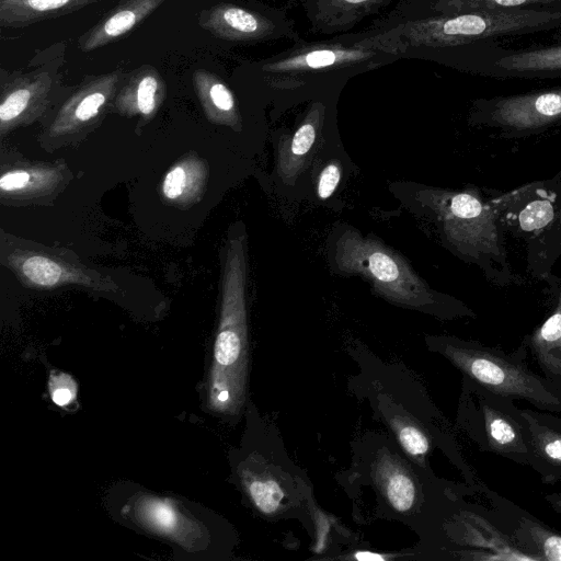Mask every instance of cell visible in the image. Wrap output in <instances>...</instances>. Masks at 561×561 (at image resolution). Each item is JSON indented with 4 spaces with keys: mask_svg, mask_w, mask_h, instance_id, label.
<instances>
[{
    "mask_svg": "<svg viewBox=\"0 0 561 561\" xmlns=\"http://www.w3.org/2000/svg\"><path fill=\"white\" fill-rule=\"evenodd\" d=\"M435 215L443 240L461 260L476 265L497 287L520 286L512 270L505 233L489 199L478 187L430 188L421 193Z\"/></svg>",
    "mask_w": 561,
    "mask_h": 561,
    "instance_id": "cell-1",
    "label": "cell"
},
{
    "mask_svg": "<svg viewBox=\"0 0 561 561\" xmlns=\"http://www.w3.org/2000/svg\"><path fill=\"white\" fill-rule=\"evenodd\" d=\"M244 276V255L239 243L232 247L227 265L222 312L207 385L209 409L226 415L237 414L244 402L248 374Z\"/></svg>",
    "mask_w": 561,
    "mask_h": 561,
    "instance_id": "cell-2",
    "label": "cell"
},
{
    "mask_svg": "<svg viewBox=\"0 0 561 561\" xmlns=\"http://www.w3.org/2000/svg\"><path fill=\"white\" fill-rule=\"evenodd\" d=\"M334 261L347 274H358L388 300L408 307L439 306L449 317H474L453 297L434 293L397 252L381 242L345 231L336 241Z\"/></svg>",
    "mask_w": 561,
    "mask_h": 561,
    "instance_id": "cell-3",
    "label": "cell"
},
{
    "mask_svg": "<svg viewBox=\"0 0 561 561\" xmlns=\"http://www.w3.org/2000/svg\"><path fill=\"white\" fill-rule=\"evenodd\" d=\"M433 347L463 376L505 398L524 400L536 409L561 413V389L533 371L516 354L454 336L433 339Z\"/></svg>",
    "mask_w": 561,
    "mask_h": 561,
    "instance_id": "cell-4",
    "label": "cell"
},
{
    "mask_svg": "<svg viewBox=\"0 0 561 561\" xmlns=\"http://www.w3.org/2000/svg\"><path fill=\"white\" fill-rule=\"evenodd\" d=\"M458 423L480 450L528 466L527 431L514 400L463 376Z\"/></svg>",
    "mask_w": 561,
    "mask_h": 561,
    "instance_id": "cell-5",
    "label": "cell"
},
{
    "mask_svg": "<svg viewBox=\"0 0 561 561\" xmlns=\"http://www.w3.org/2000/svg\"><path fill=\"white\" fill-rule=\"evenodd\" d=\"M471 122L505 139L538 135L561 124V87L481 99L474 103Z\"/></svg>",
    "mask_w": 561,
    "mask_h": 561,
    "instance_id": "cell-6",
    "label": "cell"
},
{
    "mask_svg": "<svg viewBox=\"0 0 561 561\" xmlns=\"http://www.w3.org/2000/svg\"><path fill=\"white\" fill-rule=\"evenodd\" d=\"M489 199L504 233L527 244L542 234L561 211V172L507 192L491 191Z\"/></svg>",
    "mask_w": 561,
    "mask_h": 561,
    "instance_id": "cell-7",
    "label": "cell"
},
{
    "mask_svg": "<svg viewBox=\"0 0 561 561\" xmlns=\"http://www.w3.org/2000/svg\"><path fill=\"white\" fill-rule=\"evenodd\" d=\"M448 534L458 546L470 548L465 559L470 560H526L536 559L519 548L510 534L484 517L470 510L455 513Z\"/></svg>",
    "mask_w": 561,
    "mask_h": 561,
    "instance_id": "cell-8",
    "label": "cell"
},
{
    "mask_svg": "<svg viewBox=\"0 0 561 561\" xmlns=\"http://www.w3.org/2000/svg\"><path fill=\"white\" fill-rule=\"evenodd\" d=\"M527 431L528 466L546 484L561 480V417L539 409L519 408Z\"/></svg>",
    "mask_w": 561,
    "mask_h": 561,
    "instance_id": "cell-9",
    "label": "cell"
},
{
    "mask_svg": "<svg viewBox=\"0 0 561 561\" xmlns=\"http://www.w3.org/2000/svg\"><path fill=\"white\" fill-rule=\"evenodd\" d=\"M549 316L525 337L526 347L548 380L561 389V282Z\"/></svg>",
    "mask_w": 561,
    "mask_h": 561,
    "instance_id": "cell-10",
    "label": "cell"
},
{
    "mask_svg": "<svg viewBox=\"0 0 561 561\" xmlns=\"http://www.w3.org/2000/svg\"><path fill=\"white\" fill-rule=\"evenodd\" d=\"M503 503L512 517L508 534L515 543L536 561H561V535L510 501Z\"/></svg>",
    "mask_w": 561,
    "mask_h": 561,
    "instance_id": "cell-11",
    "label": "cell"
},
{
    "mask_svg": "<svg viewBox=\"0 0 561 561\" xmlns=\"http://www.w3.org/2000/svg\"><path fill=\"white\" fill-rule=\"evenodd\" d=\"M164 0H125L80 39V48L91 51L134 28Z\"/></svg>",
    "mask_w": 561,
    "mask_h": 561,
    "instance_id": "cell-12",
    "label": "cell"
},
{
    "mask_svg": "<svg viewBox=\"0 0 561 561\" xmlns=\"http://www.w3.org/2000/svg\"><path fill=\"white\" fill-rule=\"evenodd\" d=\"M561 257V211L553 224L538 238L526 244V270L529 276L548 285L556 294L561 278L552 273Z\"/></svg>",
    "mask_w": 561,
    "mask_h": 561,
    "instance_id": "cell-13",
    "label": "cell"
},
{
    "mask_svg": "<svg viewBox=\"0 0 561 561\" xmlns=\"http://www.w3.org/2000/svg\"><path fill=\"white\" fill-rule=\"evenodd\" d=\"M100 0H0V24L22 27L78 10Z\"/></svg>",
    "mask_w": 561,
    "mask_h": 561,
    "instance_id": "cell-14",
    "label": "cell"
},
{
    "mask_svg": "<svg viewBox=\"0 0 561 561\" xmlns=\"http://www.w3.org/2000/svg\"><path fill=\"white\" fill-rule=\"evenodd\" d=\"M500 76L546 78L561 76V45L520 50L502 56L494 62Z\"/></svg>",
    "mask_w": 561,
    "mask_h": 561,
    "instance_id": "cell-15",
    "label": "cell"
},
{
    "mask_svg": "<svg viewBox=\"0 0 561 561\" xmlns=\"http://www.w3.org/2000/svg\"><path fill=\"white\" fill-rule=\"evenodd\" d=\"M50 84L51 78L46 71L31 72L13 80L0 105L1 123L12 122L23 114L34 98L47 93Z\"/></svg>",
    "mask_w": 561,
    "mask_h": 561,
    "instance_id": "cell-16",
    "label": "cell"
},
{
    "mask_svg": "<svg viewBox=\"0 0 561 561\" xmlns=\"http://www.w3.org/2000/svg\"><path fill=\"white\" fill-rule=\"evenodd\" d=\"M377 472L381 493L391 507L401 513L411 511L417 500V490L410 474L398 465H392L391 462L381 465Z\"/></svg>",
    "mask_w": 561,
    "mask_h": 561,
    "instance_id": "cell-17",
    "label": "cell"
},
{
    "mask_svg": "<svg viewBox=\"0 0 561 561\" xmlns=\"http://www.w3.org/2000/svg\"><path fill=\"white\" fill-rule=\"evenodd\" d=\"M204 28L218 36L252 35L260 28V22L252 13L232 5L213 8L201 16Z\"/></svg>",
    "mask_w": 561,
    "mask_h": 561,
    "instance_id": "cell-18",
    "label": "cell"
},
{
    "mask_svg": "<svg viewBox=\"0 0 561 561\" xmlns=\"http://www.w3.org/2000/svg\"><path fill=\"white\" fill-rule=\"evenodd\" d=\"M136 514L142 524L159 534L180 535L185 525L183 517L168 502L144 499L136 505Z\"/></svg>",
    "mask_w": 561,
    "mask_h": 561,
    "instance_id": "cell-19",
    "label": "cell"
},
{
    "mask_svg": "<svg viewBox=\"0 0 561 561\" xmlns=\"http://www.w3.org/2000/svg\"><path fill=\"white\" fill-rule=\"evenodd\" d=\"M316 125L308 121L294 134L291 139L280 145L278 151V171L285 178H293L302 162V158L312 148L316 140Z\"/></svg>",
    "mask_w": 561,
    "mask_h": 561,
    "instance_id": "cell-20",
    "label": "cell"
},
{
    "mask_svg": "<svg viewBox=\"0 0 561 561\" xmlns=\"http://www.w3.org/2000/svg\"><path fill=\"white\" fill-rule=\"evenodd\" d=\"M126 85V92L135 94L138 111L149 115L156 107L157 95L161 88L159 73L153 68L139 69Z\"/></svg>",
    "mask_w": 561,
    "mask_h": 561,
    "instance_id": "cell-21",
    "label": "cell"
},
{
    "mask_svg": "<svg viewBox=\"0 0 561 561\" xmlns=\"http://www.w3.org/2000/svg\"><path fill=\"white\" fill-rule=\"evenodd\" d=\"M195 84L198 93L207 99L218 111L231 112L234 107V101L229 89L211 73L202 70L195 72Z\"/></svg>",
    "mask_w": 561,
    "mask_h": 561,
    "instance_id": "cell-22",
    "label": "cell"
},
{
    "mask_svg": "<svg viewBox=\"0 0 561 561\" xmlns=\"http://www.w3.org/2000/svg\"><path fill=\"white\" fill-rule=\"evenodd\" d=\"M23 274L34 284L51 286L59 282L62 270L54 261L43 256H31L22 265Z\"/></svg>",
    "mask_w": 561,
    "mask_h": 561,
    "instance_id": "cell-23",
    "label": "cell"
},
{
    "mask_svg": "<svg viewBox=\"0 0 561 561\" xmlns=\"http://www.w3.org/2000/svg\"><path fill=\"white\" fill-rule=\"evenodd\" d=\"M401 447L412 457H422L430 450L431 444L425 433L415 425L397 422L393 425Z\"/></svg>",
    "mask_w": 561,
    "mask_h": 561,
    "instance_id": "cell-24",
    "label": "cell"
},
{
    "mask_svg": "<svg viewBox=\"0 0 561 561\" xmlns=\"http://www.w3.org/2000/svg\"><path fill=\"white\" fill-rule=\"evenodd\" d=\"M457 8L466 12L502 11L519 9L531 3H549L561 0H456ZM465 12V13H466Z\"/></svg>",
    "mask_w": 561,
    "mask_h": 561,
    "instance_id": "cell-25",
    "label": "cell"
},
{
    "mask_svg": "<svg viewBox=\"0 0 561 561\" xmlns=\"http://www.w3.org/2000/svg\"><path fill=\"white\" fill-rule=\"evenodd\" d=\"M53 401L60 407L69 404L76 396V386L69 376L60 375L50 379Z\"/></svg>",
    "mask_w": 561,
    "mask_h": 561,
    "instance_id": "cell-26",
    "label": "cell"
},
{
    "mask_svg": "<svg viewBox=\"0 0 561 561\" xmlns=\"http://www.w3.org/2000/svg\"><path fill=\"white\" fill-rule=\"evenodd\" d=\"M341 178V170L336 163L328 164L321 172L318 182V195L327 199L335 191Z\"/></svg>",
    "mask_w": 561,
    "mask_h": 561,
    "instance_id": "cell-27",
    "label": "cell"
},
{
    "mask_svg": "<svg viewBox=\"0 0 561 561\" xmlns=\"http://www.w3.org/2000/svg\"><path fill=\"white\" fill-rule=\"evenodd\" d=\"M185 171L178 167L171 170L163 182V193L168 198H176L183 192L185 185Z\"/></svg>",
    "mask_w": 561,
    "mask_h": 561,
    "instance_id": "cell-28",
    "label": "cell"
},
{
    "mask_svg": "<svg viewBox=\"0 0 561 561\" xmlns=\"http://www.w3.org/2000/svg\"><path fill=\"white\" fill-rule=\"evenodd\" d=\"M337 59V55L332 50H317L305 56L304 62L311 68H321L332 65Z\"/></svg>",
    "mask_w": 561,
    "mask_h": 561,
    "instance_id": "cell-29",
    "label": "cell"
},
{
    "mask_svg": "<svg viewBox=\"0 0 561 561\" xmlns=\"http://www.w3.org/2000/svg\"><path fill=\"white\" fill-rule=\"evenodd\" d=\"M30 180V175L23 171L10 172L0 179V187L3 191H13L24 187Z\"/></svg>",
    "mask_w": 561,
    "mask_h": 561,
    "instance_id": "cell-30",
    "label": "cell"
},
{
    "mask_svg": "<svg viewBox=\"0 0 561 561\" xmlns=\"http://www.w3.org/2000/svg\"><path fill=\"white\" fill-rule=\"evenodd\" d=\"M354 558L359 561H371V560L373 561H378V560L382 561V560L388 559L389 557L380 554V553H376V552L358 551L354 554Z\"/></svg>",
    "mask_w": 561,
    "mask_h": 561,
    "instance_id": "cell-31",
    "label": "cell"
},
{
    "mask_svg": "<svg viewBox=\"0 0 561 561\" xmlns=\"http://www.w3.org/2000/svg\"><path fill=\"white\" fill-rule=\"evenodd\" d=\"M543 499L556 513L561 515V493L546 494Z\"/></svg>",
    "mask_w": 561,
    "mask_h": 561,
    "instance_id": "cell-32",
    "label": "cell"
},
{
    "mask_svg": "<svg viewBox=\"0 0 561 561\" xmlns=\"http://www.w3.org/2000/svg\"><path fill=\"white\" fill-rule=\"evenodd\" d=\"M345 1L351 2V3H359V2H363L366 0H345Z\"/></svg>",
    "mask_w": 561,
    "mask_h": 561,
    "instance_id": "cell-33",
    "label": "cell"
}]
</instances>
